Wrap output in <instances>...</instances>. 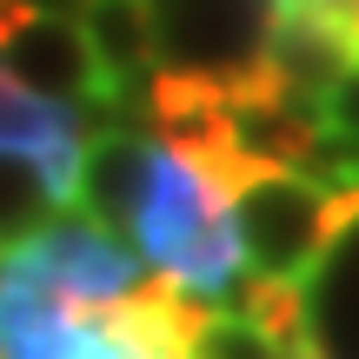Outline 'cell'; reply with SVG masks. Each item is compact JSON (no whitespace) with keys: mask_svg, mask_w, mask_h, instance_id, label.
<instances>
[{"mask_svg":"<svg viewBox=\"0 0 359 359\" xmlns=\"http://www.w3.org/2000/svg\"><path fill=\"white\" fill-rule=\"evenodd\" d=\"M80 34H87L100 74L147 114V80L160 74L154 7H147V0H87V7H80Z\"/></svg>","mask_w":359,"mask_h":359,"instance_id":"cell-6","label":"cell"},{"mask_svg":"<svg viewBox=\"0 0 359 359\" xmlns=\"http://www.w3.org/2000/svg\"><path fill=\"white\" fill-rule=\"evenodd\" d=\"M93 114L87 107H67V100H47L34 93L27 80L7 74L0 60V160H27L40 173V187L53 193V206H74L80 193V160H87V140H93Z\"/></svg>","mask_w":359,"mask_h":359,"instance_id":"cell-5","label":"cell"},{"mask_svg":"<svg viewBox=\"0 0 359 359\" xmlns=\"http://www.w3.org/2000/svg\"><path fill=\"white\" fill-rule=\"evenodd\" d=\"M353 193H333L306 173H246L233 187V226H240L246 273L313 286L353 226Z\"/></svg>","mask_w":359,"mask_h":359,"instance_id":"cell-2","label":"cell"},{"mask_svg":"<svg viewBox=\"0 0 359 359\" xmlns=\"http://www.w3.org/2000/svg\"><path fill=\"white\" fill-rule=\"evenodd\" d=\"M0 253H13L34 280H47L53 293L74 299V306H120V299H133L147 280H154L147 259L133 253V246H120L107 226H93L80 206L53 213L34 240L0 246Z\"/></svg>","mask_w":359,"mask_h":359,"instance_id":"cell-4","label":"cell"},{"mask_svg":"<svg viewBox=\"0 0 359 359\" xmlns=\"http://www.w3.org/2000/svg\"><path fill=\"white\" fill-rule=\"evenodd\" d=\"M299 359H326V353H320V346H306V353H299Z\"/></svg>","mask_w":359,"mask_h":359,"instance_id":"cell-10","label":"cell"},{"mask_svg":"<svg viewBox=\"0 0 359 359\" xmlns=\"http://www.w3.org/2000/svg\"><path fill=\"white\" fill-rule=\"evenodd\" d=\"M320 120H326V133H333V140H346L353 154H359V67L320 100Z\"/></svg>","mask_w":359,"mask_h":359,"instance_id":"cell-9","label":"cell"},{"mask_svg":"<svg viewBox=\"0 0 359 359\" xmlns=\"http://www.w3.org/2000/svg\"><path fill=\"white\" fill-rule=\"evenodd\" d=\"M133 253L147 259V273H160L167 286L226 306L233 286L246 280V253H240V226H233V193L193 154L173 147H147V180L133 200Z\"/></svg>","mask_w":359,"mask_h":359,"instance_id":"cell-1","label":"cell"},{"mask_svg":"<svg viewBox=\"0 0 359 359\" xmlns=\"http://www.w3.org/2000/svg\"><path fill=\"white\" fill-rule=\"evenodd\" d=\"M193 359H299V353H286L273 333H259V326L240 320L233 306H200V326H193Z\"/></svg>","mask_w":359,"mask_h":359,"instance_id":"cell-7","label":"cell"},{"mask_svg":"<svg viewBox=\"0 0 359 359\" xmlns=\"http://www.w3.org/2000/svg\"><path fill=\"white\" fill-rule=\"evenodd\" d=\"M53 213H60V206H53V193L40 187V173L27 167V160H0V246L34 240Z\"/></svg>","mask_w":359,"mask_h":359,"instance_id":"cell-8","label":"cell"},{"mask_svg":"<svg viewBox=\"0 0 359 359\" xmlns=\"http://www.w3.org/2000/svg\"><path fill=\"white\" fill-rule=\"evenodd\" d=\"M147 7L167 74L206 80L219 93H246L266 80L273 0H147Z\"/></svg>","mask_w":359,"mask_h":359,"instance_id":"cell-3","label":"cell"}]
</instances>
